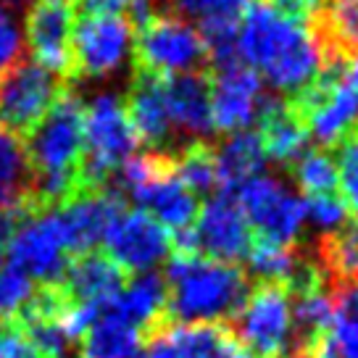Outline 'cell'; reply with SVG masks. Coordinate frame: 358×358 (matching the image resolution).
I'll use <instances>...</instances> for the list:
<instances>
[{"instance_id":"obj_1","label":"cell","mask_w":358,"mask_h":358,"mask_svg":"<svg viewBox=\"0 0 358 358\" xmlns=\"http://www.w3.org/2000/svg\"><path fill=\"white\" fill-rule=\"evenodd\" d=\"M237 61L280 95H301L324 69L327 48L313 27L285 19L264 0H250L237 19Z\"/></svg>"},{"instance_id":"obj_2","label":"cell","mask_w":358,"mask_h":358,"mask_svg":"<svg viewBox=\"0 0 358 358\" xmlns=\"http://www.w3.org/2000/svg\"><path fill=\"white\" fill-rule=\"evenodd\" d=\"M169 308L182 324H222L248 295V277L237 264H224L190 250H174L166 261Z\"/></svg>"},{"instance_id":"obj_3","label":"cell","mask_w":358,"mask_h":358,"mask_svg":"<svg viewBox=\"0 0 358 358\" xmlns=\"http://www.w3.org/2000/svg\"><path fill=\"white\" fill-rule=\"evenodd\" d=\"M24 150L37 195L45 203H66L82 182L85 103L77 95H61L53 111L29 132Z\"/></svg>"},{"instance_id":"obj_4","label":"cell","mask_w":358,"mask_h":358,"mask_svg":"<svg viewBox=\"0 0 358 358\" xmlns=\"http://www.w3.org/2000/svg\"><path fill=\"white\" fill-rule=\"evenodd\" d=\"M298 103L308 137L319 145H340L358 122V53L332 50Z\"/></svg>"},{"instance_id":"obj_5","label":"cell","mask_w":358,"mask_h":358,"mask_svg":"<svg viewBox=\"0 0 358 358\" xmlns=\"http://www.w3.org/2000/svg\"><path fill=\"white\" fill-rule=\"evenodd\" d=\"M119 198L127 195L134 208L150 213L171 235H185L201 211V198L187 190L177 174L156 156L134 153L111 179Z\"/></svg>"},{"instance_id":"obj_6","label":"cell","mask_w":358,"mask_h":358,"mask_svg":"<svg viewBox=\"0 0 358 358\" xmlns=\"http://www.w3.org/2000/svg\"><path fill=\"white\" fill-rule=\"evenodd\" d=\"M140 140L129 122L122 95L101 90L85 103V156L82 179L90 185H106L137 153Z\"/></svg>"},{"instance_id":"obj_7","label":"cell","mask_w":358,"mask_h":358,"mask_svg":"<svg viewBox=\"0 0 358 358\" xmlns=\"http://www.w3.org/2000/svg\"><path fill=\"white\" fill-rule=\"evenodd\" d=\"M71 243L58 206L19 213L13 222L3 256L6 264L22 268L37 285H58L71 264Z\"/></svg>"},{"instance_id":"obj_8","label":"cell","mask_w":358,"mask_h":358,"mask_svg":"<svg viewBox=\"0 0 358 358\" xmlns=\"http://www.w3.org/2000/svg\"><path fill=\"white\" fill-rule=\"evenodd\" d=\"M134 56L145 74L161 79L195 74L208 58L203 34L195 24L179 16L153 13L134 32Z\"/></svg>"},{"instance_id":"obj_9","label":"cell","mask_w":358,"mask_h":358,"mask_svg":"<svg viewBox=\"0 0 358 358\" xmlns=\"http://www.w3.org/2000/svg\"><path fill=\"white\" fill-rule=\"evenodd\" d=\"M298 335L292 295L282 285H258L248 290L235 313V337L250 356L274 358L287 353Z\"/></svg>"},{"instance_id":"obj_10","label":"cell","mask_w":358,"mask_h":358,"mask_svg":"<svg viewBox=\"0 0 358 358\" xmlns=\"http://www.w3.org/2000/svg\"><path fill=\"white\" fill-rule=\"evenodd\" d=\"M235 201L245 213L258 240L295 245L306 229L303 198L274 174H258L235 190Z\"/></svg>"},{"instance_id":"obj_11","label":"cell","mask_w":358,"mask_h":358,"mask_svg":"<svg viewBox=\"0 0 358 358\" xmlns=\"http://www.w3.org/2000/svg\"><path fill=\"white\" fill-rule=\"evenodd\" d=\"M134 56V27L127 16L77 13L71 37V69L87 79H111Z\"/></svg>"},{"instance_id":"obj_12","label":"cell","mask_w":358,"mask_h":358,"mask_svg":"<svg viewBox=\"0 0 358 358\" xmlns=\"http://www.w3.org/2000/svg\"><path fill=\"white\" fill-rule=\"evenodd\" d=\"M64 92L53 71L29 61L0 74V129L11 134H29L53 111Z\"/></svg>"},{"instance_id":"obj_13","label":"cell","mask_w":358,"mask_h":358,"mask_svg":"<svg viewBox=\"0 0 358 358\" xmlns=\"http://www.w3.org/2000/svg\"><path fill=\"white\" fill-rule=\"evenodd\" d=\"M103 253L124 274H148L174 256V235L140 208H122L103 240Z\"/></svg>"},{"instance_id":"obj_14","label":"cell","mask_w":358,"mask_h":358,"mask_svg":"<svg viewBox=\"0 0 358 358\" xmlns=\"http://www.w3.org/2000/svg\"><path fill=\"white\" fill-rule=\"evenodd\" d=\"M182 245H185L182 250L224 264L243 261L253 245V229L245 213L240 211L235 195L219 192L201 203V211L192 227L182 235Z\"/></svg>"},{"instance_id":"obj_15","label":"cell","mask_w":358,"mask_h":358,"mask_svg":"<svg viewBox=\"0 0 358 358\" xmlns=\"http://www.w3.org/2000/svg\"><path fill=\"white\" fill-rule=\"evenodd\" d=\"M208 90H211L213 132L235 134L253 129L271 103L261 77L243 66L240 61L216 66Z\"/></svg>"},{"instance_id":"obj_16","label":"cell","mask_w":358,"mask_h":358,"mask_svg":"<svg viewBox=\"0 0 358 358\" xmlns=\"http://www.w3.org/2000/svg\"><path fill=\"white\" fill-rule=\"evenodd\" d=\"M77 24L74 0H32L24 19V45L32 61L56 77L71 71V37Z\"/></svg>"},{"instance_id":"obj_17","label":"cell","mask_w":358,"mask_h":358,"mask_svg":"<svg viewBox=\"0 0 358 358\" xmlns=\"http://www.w3.org/2000/svg\"><path fill=\"white\" fill-rule=\"evenodd\" d=\"M140 358H253L232 332L219 324H177L145 340Z\"/></svg>"},{"instance_id":"obj_18","label":"cell","mask_w":358,"mask_h":358,"mask_svg":"<svg viewBox=\"0 0 358 358\" xmlns=\"http://www.w3.org/2000/svg\"><path fill=\"white\" fill-rule=\"evenodd\" d=\"M122 208V198L106 187L79 192V195H71L66 203H61L58 211H61V219L66 227L71 250L90 253V250L103 248V240Z\"/></svg>"},{"instance_id":"obj_19","label":"cell","mask_w":358,"mask_h":358,"mask_svg":"<svg viewBox=\"0 0 358 358\" xmlns=\"http://www.w3.org/2000/svg\"><path fill=\"white\" fill-rule=\"evenodd\" d=\"M164 101H166L174 137L201 140L213 132L211 90H208V79H203L198 71L164 79Z\"/></svg>"},{"instance_id":"obj_20","label":"cell","mask_w":358,"mask_h":358,"mask_svg":"<svg viewBox=\"0 0 358 358\" xmlns=\"http://www.w3.org/2000/svg\"><path fill=\"white\" fill-rule=\"evenodd\" d=\"M124 271L103 250L79 253L66 268V298L74 303H82L87 308L103 311L113 303L124 287Z\"/></svg>"},{"instance_id":"obj_21","label":"cell","mask_w":358,"mask_h":358,"mask_svg":"<svg viewBox=\"0 0 358 358\" xmlns=\"http://www.w3.org/2000/svg\"><path fill=\"white\" fill-rule=\"evenodd\" d=\"M124 103H127L129 122L140 143H145L148 148H166L169 143L177 140L171 132V122H169L161 77H150V74L140 77Z\"/></svg>"},{"instance_id":"obj_22","label":"cell","mask_w":358,"mask_h":358,"mask_svg":"<svg viewBox=\"0 0 358 358\" xmlns=\"http://www.w3.org/2000/svg\"><path fill=\"white\" fill-rule=\"evenodd\" d=\"M145 348L143 329L129 324L127 319L103 308L87 332L79 337L77 358H140Z\"/></svg>"},{"instance_id":"obj_23","label":"cell","mask_w":358,"mask_h":358,"mask_svg":"<svg viewBox=\"0 0 358 358\" xmlns=\"http://www.w3.org/2000/svg\"><path fill=\"white\" fill-rule=\"evenodd\" d=\"M258 137L266 150V158L280 164V166H292L298 158L308 150V132L303 124L301 113L290 108L287 103H268L266 113L258 122Z\"/></svg>"},{"instance_id":"obj_24","label":"cell","mask_w":358,"mask_h":358,"mask_svg":"<svg viewBox=\"0 0 358 358\" xmlns=\"http://www.w3.org/2000/svg\"><path fill=\"white\" fill-rule=\"evenodd\" d=\"M306 345L308 358H358V280L340 285L327 332Z\"/></svg>"},{"instance_id":"obj_25","label":"cell","mask_w":358,"mask_h":358,"mask_svg":"<svg viewBox=\"0 0 358 358\" xmlns=\"http://www.w3.org/2000/svg\"><path fill=\"white\" fill-rule=\"evenodd\" d=\"M169 308V290L166 280L158 271L148 274H132L129 280H124V287L113 298L108 311L127 319L137 329L153 327L166 313Z\"/></svg>"},{"instance_id":"obj_26","label":"cell","mask_w":358,"mask_h":358,"mask_svg":"<svg viewBox=\"0 0 358 358\" xmlns=\"http://www.w3.org/2000/svg\"><path fill=\"white\" fill-rule=\"evenodd\" d=\"M213 161H216L219 187L235 192L248 179L264 174L268 158L258 132L248 129V132L227 134L222 145L213 150Z\"/></svg>"},{"instance_id":"obj_27","label":"cell","mask_w":358,"mask_h":358,"mask_svg":"<svg viewBox=\"0 0 358 358\" xmlns=\"http://www.w3.org/2000/svg\"><path fill=\"white\" fill-rule=\"evenodd\" d=\"M32 182L22 137L0 129V213H19Z\"/></svg>"},{"instance_id":"obj_28","label":"cell","mask_w":358,"mask_h":358,"mask_svg":"<svg viewBox=\"0 0 358 358\" xmlns=\"http://www.w3.org/2000/svg\"><path fill=\"white\" fill-rule=\"evenodd\" d=\"M243 261L248 264V271L261 285H282V287L290 285L295 271L303 264L290 245L266 243V240H253V245Z\"/></svg>"},{"instance_id":"obj_29","label":"cell","mask_w":358,"mask_h":358,"mask_svg":"<svg viewBox=\"0 0 358 358\" xmlns=\"http://www.w3.org/2000/svg\"><path fill=\"white\" fill-rule=\"evenodd\" d=\"M292 316H295V329L306 337V343L324 335L329 322H332V311H335V298L324 290L322 282L316 285H306L292 290Z\"/></svg>"},{"instance_id":"obj_30","label":"cell","mask_w":358,"mask_h":358,"mask_svg":"<svg viewBox=\"0 0 358 358\" xmlns=\"http://www.w3.org/2000/svg\"><path fill=\"white\" fill-rule=\"evenodd\" d=\"M171 171L177 174V179L192 190L198 198L208 195L219 187V177H216V161H213V150L203 143H192L177 156Z\"/></svg>"},{"instance_id":"obj_31","label":"cell","mask_w":358,"mask_h":358,"mask_svg":"<svg viewBox=\"0 0 358 358\" xmlns=\"http://www.w3.org/2000/svg\"><path fill=\"white\" fill-rule=\"evenodd\" d=\"M292 179L295 185L308 195H322V192H337V164L335 156L327 150H306L295 164H292Z\"/></svg>"},{"instance_id":"obj_32","label":"cell","mask_w":358,"mask_h":358,"mask_svg":"<svg viewBox=\"0 0 358 358\" xmlns=\"http://www.w3.org/2000/svg\"><path fill=\"white\" fill-rule=\"evenodd\" d=\"M303 213H306V227H311L316 235L324 237L343 232L350 219L345 201L337 192H322V195L303 198Z\"/></svg>"},{"instance_id":"obj_33","label":"cell","mask_w":358,"mask_h":358,"mask_svg":"<svg viewBox=\"0 0 358 358\" xmlns=\"http://www.w3.org/2000/svg\"><path fill=\"white\" fill-rule=\"evenodd\" d=\"M322 24L335 50L358 53V0H327Z\"/></svg>"},{"instance_id":"obj_34","label":"cell","mask_w":358,"mask_h":358,"mask_svg":"<svg viewBox=\"0 0 358 358\" xmlns=\"http://www.w3.org/2000/svg\"><path fill=\"white\" fill-rule=\"evenodd\" d=\"M34 298H37L34 282L22 268L11 266V264H0V319L27 313Z\"/></svg>"},{"instance_id":"obj_35","label":"cell","mask_w":358,"mask_h":358,"mask_svg":"<svg viewBox=\"0 0 358 358\" xmlns=\"http://www.w3.org/2000/svg\"><path fill=\"white\" fill-rule=\"evenodd\" d=\"M179 19L195 22L198 27L208 22H224V19H240L250 0H169Z\"/></svg>"},{"instance_id":"obj_36","label":"cell","mask_w":358,"mask_h":358,"mask_svg":"<svg viewBox=\"0 0 358 358\" xmlns=\"http://www.w3.org/2000/svg\"><path fill=\"white\" fill-rule=\"evenodd\" d=\"M337 195L345 201L348 211L358 219V132H350L337 145Z\"/></svg>"},{"instance_id":"obj_37","label":"cell","mask_w":358,"mask_h":358,"mask_svg":"<svg viewBox=\"0 0 358 358\" xmlns=\"http://www.w3.org/2000/svg\"><path fill=\"white\" fill-rule=\"evenodd\" d=\"M327 266L345 282L358 280V227H345L327 240Z\"/></svg>"},{"instance_id":"obj_38","label":"cell","mask_w":358,"mask_h":358,"mask_svg":"<svg viewBox=\"0 0 358 358\" xmlns=\"http://www.w3.org/2000/svg\"><path fill=\"white\" fill-rule=\"evenodd\" d=\"M24 50H27L24 24L8 6H0V74L16 66L22 61Z\"/></svg>"},{"instance_id":"obj_39","label":"cell","mask_w":358,"mask_h":358,"mask_svg":"<svg viewBox=\"0 0 358 358\" xmlns=\"http://www.w3.org/2000/svg\"><path fill=\"white\" fill-rule=\"evenodd\" d=\"M264 3L271 6V8L280 13V16H285V19L316 29V24L322 22L327 0H264Z\"/></svg>"},{"instance_id":"obj_40","label":"cell","mask_w":358,"mask_h":358,"mask_svg":"<svg viewBox=\"0 0 358 358\" xmlns=\"http://www.w3.org/2000/svg\"><path fill=\"white\" fill-rule=\"evenodd\" d=\"M0 358H45L22 327L0 329Z\"/></svg>"},{"instance_id":"obj_41","label":"cell","mask_w":358,"mask_h":358,"mask_svg":"<svg viewBox=\"0 0 358 358\" xmlns=\"http://www.w3.org/2000/svg\"><path fill=\"white\" fill-rule=\"evenodd\" d=\"M134 0H74L77 13H101V16H127Z\"/></svg>"},{"instance_id":"obj_42","label":"cell","mask_w":358,"mask_h":358,"mask_svg":"<svg viewBox=\"0 0 358 358\" xmlns=\"http://www.w3.org/2000/svg\"><path fill=\"white\" fill-rule=\"evenodd\" d=\"M274 358H298V356H290V353H282V356H274Z\"/></svg>"}]
</instances>
